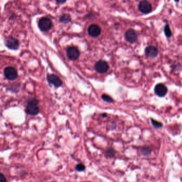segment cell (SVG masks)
<instances>
[{
	"instance_id": "obj_18",
	"label": "cell",
	"mask_w": 182,
	"mask_h": 182,
	"mask_svg": "<svg viewBox=\"0 0 182 182\" xmlns=\"http://www.w3.org/2000/svg\"><path fill=\"white\" fill-rule=\"evenodd\" d=\"M102 98L103 100H104L105 102L109 103H112L114 101L112 98L110 96H109V95H102Z\"/></svg>"
},
{
	"instance_id": "obj_3",
	"label": "cell",
	"mask_w": 182,
	"mask_h": 182,
	"mask_svg": "<svg viewBox=\"0 0 182 182\" xmlns=\"http://www.w3.org/2000/svg\"><path fill=\"white\" fill-rule=\"evenodd\" d=\"M66 55L70 60H76L80 57V52L77 48L72 46L67 49Z\"/></svg>"
},
{
	"instance_id": "obj_10",
	"label": "cell",
	"mask_w": 182,
	"mask_h": 182,
	"mask_svg": "<svg viewBox=\"0 0 182 182\" xmlns=\"http://www.w3.org/2000/svg\"><path fill=\"white\" fill-rule=\"evenodd\" d=\"M88 33L91 37H97L100 35L101 33V29L97 25H91L88 28Z\"/></svg>"
},
{
	"instance_id": "obj_6",
	"label": "cell",
	"mask_w": 182,
	"mask_h": 182,
	"mask_svg": "<svg viewBox=\"0 0 182 182\" xmlns=\"http://www.w3.org/2000/svg\"><path fill=\"white\" fill-rule=\"evenodd\" d=\"M5 44L7 47L10 49H17L19 46V43L17 39L14 37H8L6 39Z\"/></svg>"
},
{
	"instance_id": "obj_22",
	"label": "cell",
	"mask_w": 182,
	"mask_h": 182,
	"mask_svg": "<svg viewBox=\"0 0 182 182\" xmlns=\"http://www.w3.org/2000/svg\"><path fill=\"white\" fill-rule=\"evenodd\" d=\"M102 115L103 117H106L107 116V114H103Z\"/></svg>"
},
{
	"instance_id": "obj_8",
	"label": "cell",
	"mask_w": 182,
	"mask_h": 182,
	"mask_svg": "<svg viewBox=\"0 0 182 182\" xmlns=\"http://www.w3.org/2000/svg\"><path fill=\"white\" fill-rule=\"evenodd\" d=\"M125 39L129 43H134L137 41L138 39L137 33L134 29H129L125 33Z\"/></svg>"
},
{
	"instance_id": "obj_16",
	"label": "cell",
	"mask_w": 182,
	"mask_h": 182,
	"mask_svg": "<svg viewBox=\"0 0 182 182\" xmlns=\"http://www.w3.org/2000/svg\"><path fill=\"white\" fill-rule=\"evenodd\" d=\"M152 150L149 147H144L141 149V153L143 156H148L151 153Z\"/></svg>"
},
{
	"instance_id": "obj_2",
	"label": "cell",
	"mask_w": 182,
	"mask_h": 182,
	"mask_svg": "<svg viewBox=\"0 0 182 182\" xmlns=\"http://www.w3.org/2000/svg\"><path fill=\"white\" fill-rule=\"evenodd\" d=\"M38 25L41 31L45 32L51 29L52 26V24L50 19L47 17H42L40 19Z\"/></svg>"
},
{
	"instance_id": "obj_4",
	"label": "cell",
	"mask_w": 182,
	"mask_h": 182,
	"mask_svg": "<svg viewBox=\"0 0 182 182\" xmlns=\"http://www.w3.org/2000/svg\"><path fill=\"white\" fill-rule=\"evenodd\" d=\"M95 68L99 73H105L109 70V64L106 61L101 60L95 64Z\"/></svg>"
},
{
	"instance_id": "obj_1",
	"label": "cell",
	"mask_w": 182,
	"mask_h": 182,
	"mask_svg": "<svg viewBox=\"0 0 182 182\" xmlns=\"http://www.w3.org/2000/svg\"><path fill=\"white\" fill-rule=\"evenodd\" d=\"M38 100L36 98H32L29 100L27 105L26 112L27 114L31 115H35L39 113Z\"/></svg>"
},
{
	"instance_id": "obj_15",
	"label": "cell",
	"mask_w": 182,
	"mask_h": 182,
	"mask_svg": "<svg viewBox=\"0 0 182 182\" xmlns=\"http://www.w3.org/2000/svg\"><path fill=\"white\" fill-rule=\"evenodd\" d=\"M164 32L167 37H172V32L170 29V27L168 24L166 25L164 28Z\"/></svg>"
},
{
	"instance_id": "obj_11",
	"label": "cell",
	"mask_w": 182,
	"mask_h": 182,
	"mask_svg": "<svg viewBox=\"0 0 182 182\" xmlns=\"http://www.w3.org/2000/svg\"><path fill=\"white\" fill-rule=\"evenodd\" d=\"M47 80L49 83L53 84L56 87H60L63 84V82L55 74H50L48 76Z\"/></svg>"
},
{
	"instance_id": "obj_5",
	"label": "cell",
	"mask_w": 182,
	"mask_h": 182,
	"mask_svg": "<svg viewBox=\"0 0 182 182\" xmlns=\"http://www.w3.org/2000/svg\"><path fill=\"white\" fill-rule=\"evenodd\" d=\"M138 9L141 13L144 14H148L152 10V4L149 2L146 1H143L139 2Z\"/></svg>"
},
{
	"instance_id": "obj_21",
	"label": "cell",
	"mask_w": 182,
	"mask_h": 182,
	"mask_svg": "<svg viewBox=\"0 0 182 182\" xmlns=\"http://www.w3.org/2000/svg\"><path fill=\"white\" fill-rule=\"evenodd\" d=\"M65 1H57V2L58 3H65Z\"/></svg>"
},
{
	"instance_id": "obj_19",
	"label": "cell",
	"mask_w": 182,
	"mask_h": 182,
	"mask_svg": "<svg viewBox=\"0 0 182 182\" xmlns=\"http://www.w3.org/2000/svg\"><path fill=\"white\" fill-rule=\"evenodd\" d=\"M85 166L82 164H78L76 165V170L78 172H82L85 170Z\"/></svg>"
},
{
	"instance_id": "obj_7",
	"label": "cell",
	"mask_w": 182,
	"mask_h": 182,
	"mask_svg": "<svg viewBox=\"0 0 182 182\" xmlns=\"http://www.w3.org/2000/svg\"><path fill=\"white\" fill-rule=\"evenodd\" d=\"M4 76L9 80H14L17 78L18 74L15 68L12 67H8L4 70Z\"/></svg>"
},
{
	"instance_id": "obj_14",
	"label": "cell",
	"mask_w": 182,
	"mask_h": 182,
	"mask_svg": "<svg viewBox=\"0 0 182 182\" xmlns=\"http://www.w3.org/2000/svg\"><path fill=\"white\" fill-rule=\"evenodd\" d=\"M105 156L106 157L108 158H113L115 156V152L114 150L112 149V148H109L108 149H107L106 151H105Z\"/></svg>"
},
{
	"instance_id": "obj_17",
	"label": "cell",
	"mask_w": 182,
	"mask_h": 182,
	"mask_svg": "<svg viewBox=\"0 0 182 182\" xmlns=\"http://www.w3.org/2000/svg\"><path fill=\"white\" fill-rule=\"evenodd\" d=\"M151 121L152 124L153 126V127L156 128H161L162 127V123L160 122H159L158 121H156L154 119H151Z\"/></svg>"
},
{
	"instance_id": "obj_20",
	"label": "cell",
	"mask_w": 182,
	"mask_h": 182,
	"mask_svg": "<svg viewBox=\"0 0 182 182\" xmlns=\"http://www.w3.org/2000/svg\"><path fill=\"white\" fill-rule=\"evenodd\" d=\"M0 182H6V178L3 174L0 173Z\"/></svg>"
},
{
	"instance_id": "obj_9",
	"label": "cell",
	"mask_w": 182,
	"mask_h": 182,
	"mask_svg": "<svg viewBox=\"0 0 182 182\" xmlns=\"http://www.w3.org/2000/svg\"><path fill=\"white\" fill-rule=\"evenodd\" d=\"M154 92L157 96L159 97L165 96L168 92V89L165 84L162 83H159L156 85L154 88Z\"/></svg>"
},
{
	"instance_id": "obj_13",
	"label": "cell",
	"mask_w": 182,
	"mask_h": 182,
	"mask_svg": "<svg viewBox=\"0 0 182 182\" xmlns=\"http://www.w3.org/2000/svg\"><path fill=\"white\" fill-rule=\"evenodd\" d=\"M60 21L64 24H68L71 21V18L68 14H63L60 17Z\"/></svg>"
},
{
	"instance_id": "obj_12",
	"label": "cell",
	"mask_w": 182,
	"mask_h": 182,
	"mask_svg": "<svg viewBox=\"0 0 182 182\" xmlns=\"http://www.w3.org/2000/svg\"><path fill=\"white\" fill-rule=\"evenodd\" d=\"M145 53L148 57L154 58L158 55V49L152 45L147 46L145 49Z\"/></svg>"
}]
</instances>
